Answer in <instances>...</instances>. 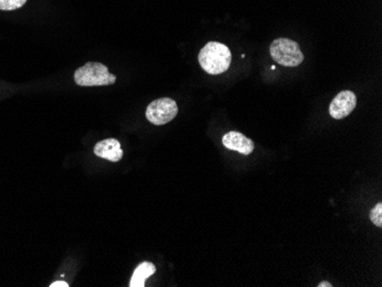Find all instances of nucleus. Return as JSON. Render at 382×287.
<instances>
[{
	"instance_id": "423d86ee",
	"label": "nucleus",
	"mask_w": 382,
	"mask_h": 287,
	"mask_svg": "<svg viewBox=\"0 0 382 287\" xmlns=\"http://www.w3.org/2000/svg\"><path fill=\"white\" fill-rule=\"evenodd\" d=\"M222 144L227 149L237 151L245 156L252 154L254 150L253 141L245 137L243 133L236 132V130L225 134L222 137Z\"/></svg>"
},
{
	"instance_id": "0eeeda50",
	"label": "nucleus",
	"mask_w": 382,
	"mask_h": 287,
	"mask_svg": "<svg viewBox=\"0 0 382 287\" xmlns=\"http://www.w3.org/2000/svg\"><path fill=\"white\" fill-rule=\"evenodd\" d=\"M94 154L97 155V157L117 163V161H122L124 152L120 147V141L116 139H106V140L100 141L95 144Z\"/></svg>"
},
{
	"instance_id": "9b49d317",
	"label": "nucleus",
	"mask_w": 382,
	"mask_h": 287,
	"mask_svg": "<svg viewBox=\"0 0 382 287\" xmlns=\"http://www.w3.org/2000/svg\"><path fill=\"white\" fill-rule=\"evenodd\" d=\"M50 287H68L69 285L66 281H54L53 284L50 285Z\"/></svg>"
},
{
	"instance_id": "20e7f679",
	"label": "nucleus",
	"mask_w": 382,
	"mask_h": 287,
	"mask_svg": "<svg viewBox=\"0 0 382 287\" xmlns=\"http://www.w3.org/2000/svg\"><path fill=\"white\" fill-rule=\"evenodd\" d=\"M178 111H179V108H178L175 101L172 100L170 97H162V99L153 101L148 106L146 117L153 125L162 126V125L173 121L178 115Z\"/></svg>"
},
{
	"instance_id": "9d476101",
	"label": "nucleus",
	"mask_w": 382,
	"mask_h": 287,
	"mask_svg": "<svg viewBox=\"0 0 382 287\" xmlns=\"http://www.w3.org/2000/svg\"><path fill=\"white\" fill-rule=\"evenodd\" d=\"M370 219L372 221L373 224H376V227H382V204H376L373 207L371 213H370Z\"/></svg>"
},
{
	"instance_id": "f03ea898",
	"label": "nucleus",
	"mask_w": 382,
	"mask_h": 287,
	"mask_svg": "<svg viewBox=\"0 0 382 287\" xmlns=\"http://www.w3.org/2000/svg\"><path fill=\"white\" fill-rule=\"evenodd\" d=\"M75 83L83 87L106 86L116 83V76L110 74L104 64L88 62L77 69L75 72Z\"/></svg>"
},
{
	"instance_id": "f8f14e48",
	"label": "nucleus",
	"mask_w": 382,
	"mask_h": 287,
	"mask_svg": "<svg viewBox=\"0 0 382 287\" xmlns=\"http://www.w3.org/2000/svg\"><path fill=\"white\" fill-rule=\"evenodd\" d=\"M318 287H332L333 285L331 284V283H329V281H322V283H319L318 285H317Z\"/></svg>"
},
{
	"instance_id": "1a4fd4ad",
	"label": "nucleus",
	"mask_w": 382,
	"mask_h": 287,
	"mask_svg": "<svg viewBox=\"0 0 382 287\" xmlns=\"http://www.w3.org/2000/svg\"><path fill=\"white\" fill-rule=\"evenodd\" d=\"M27 0H0V10H14L21 8Z\"/></svg>"
},
{
	"instance_id": "7ed1b4c3",
	"label": "nucleus",
	"mask_w": 382,
	"mask_h": 287,
	"mask_svg": "<svg viewBox=\"0 0 382 287\" xmlns=\"http://www.w3.org/2000/svg\"><path fill=\"white\" fill-rule=\"evenodd\" d=\"M270 55L284 67H298L305 60L299 43L287 38H278L270 45Z\"/></svg>"
},
{
	"instance_id": "6e6552de",
	"label": "nucleus",
	"mask_w": 382,
	"mask_h": 287,
	"mask_svg": "<svg viewBox=\"0 0 382 287\" xmlns=\"http://www.w3.org/2000/svg\"><path fill=\"white\" fill-rule=\"evenodd\" d=\"M156 274V267L151 262H142L134 270L133 276L131 279L130 287H144L146 281L150 276Z\"/></svg>"
},
{
	"instance_id": "39448f33",
	"label": "nucleus",
	"mask_w": 382,
	"mask_h": 287,
	"mask_svg": "<svg viewBox=\"0 0 382 287\" xmlns=\"http://www.w3.org/2000/svg\"><path fill=\"white\" fill-rule=\"evenodd\" d=\"M357 104V97L352 90H343L330 104V115L334 119H343L352 114Z\"/></svg>"
},
{
	"instance_id": "f257e3e1",
	"label": "nucleus",
	"mask_w": 382,
	"mask_h": 287,
	"mask_svg": "<svg viewBox=\"0 0 382 287\" xmlns=\"http://www.w3.org/2000/svg\"><path fill=\"white\" fill-rule=\"evenodd\" d=\"M198 61L207 74H223L231 64V53L229 47L226 45L218 41H209L200 50Z\"/></svg>"
}]
</instances>
